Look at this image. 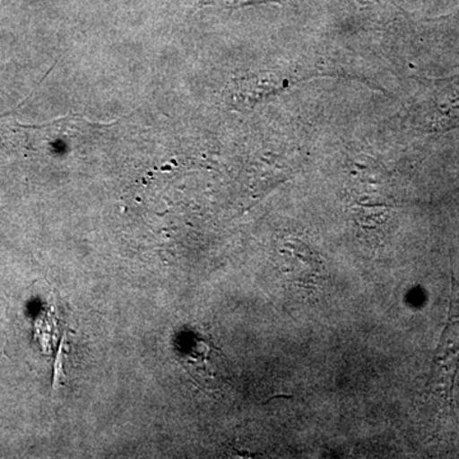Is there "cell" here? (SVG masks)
Wrapping results in <instances>:
<instances>
[{
  "mask_svg": "<svg viewBox=\"0 0 459 459\" xmlns=\"http://www.w3.org/2000/svg\"><path fill=\"white\" fill-rule=\"evenodd\" d=\"M459 370V282L452 273L448 318L435 350L431 368V386L453 411V389Z\"/></svg>",
  "mask_w": 459,
  "mask_h": 459,
  "instance_id": "6da1fadb",
  "label": "cell"
},
{
  "mask_svg": "<svg viewBox=\"0 0 459 459\" xmlns=\"http://www.w3.org/2000/svg\"><path fill=\"white\" fill-rule=\"evenodd\" d=\"M422 128L446 131L459 126V75L440 81L420 111Z\"/></svg>",
  "mask_w": 459,
  "mask_h": 459,
  "instance_id": "7a4b0ae2",
  "label": "cell"
}]
</instances>
